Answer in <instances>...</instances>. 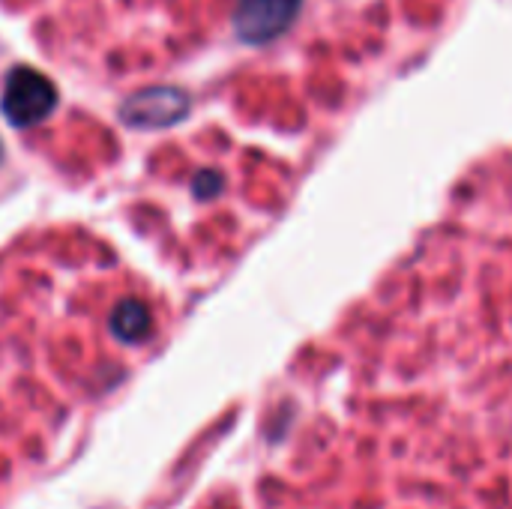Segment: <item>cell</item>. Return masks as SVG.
<instances>
[{"label":"cell","instance_id":"obj_1","mask_svg":"<svg viewBox=\"0 0 512 509\" xmlns=\"http://www.w3.org/2000/svg\"><path fill=\"white\" fill-rule=\"evenodd\" d=\"M57 108V87L48 75H42L33 66H12L3 78V93H0V111L3 117L24 129L42 123L51 111Z\"/></svg>","mask_w":512,"mask_h":509},{"label":"cell","instance_id":"obj_2","mask_svg":"<svg viewBox=\"0 0 512 509\" xmlns=\"http://www.w3.org/2000/svg\"><path fill=\"white\" fill-rule=\"evenodd\" d=\"M192 108V99L180 87H144L120 102V120L132 129H165L180 123Z\"/></svg>","mask_w":512,"mask_h":509},{"label":"cell","instance_id":"obj_3","mask_svg":"<svg viewBox=\"0 0 512 509\" xmlns=\"http://www.w3.org/2000/svg\"><path fill=\"white\" fill-rule=\"evenodd\" d=\"M300 6L303 0H237L231 24L240 42L267 45L294 24Z\"/></svg>","mask_w":512,"mask_h":509},{"label":"cell","instance_id":"obj_4","mask_svg":"<svg viewBox=\"0 0 512 509\" xmlns=\"http://www.w3.org/2000/svg\"><path fill=\"white\" fill-rule=\"evenodd\" d=\"M153 330V321H150V312L144 303L138 300H129L117 309L114 315V333L126 342H144Z\"/></svg>","mask_w":512,"mask_h":509},{"label":"cell","instance_id":"obj_5","mask_svg":"<svg viewBox=\"0 0 512 509\" xmlns=\"http://www.w3.org/2000/svg\"><path fill=\"white\" fill-rule=\"evenodd\" d=\"M0 153H3V147H0Z\"/></svg>","mask_w":512,"mask_h":509}]
</instances>
